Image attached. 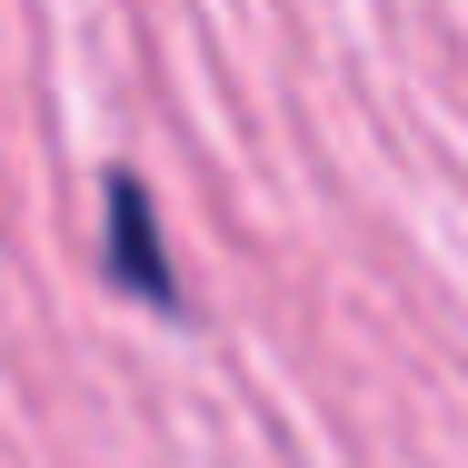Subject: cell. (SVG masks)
<instances>
[{
    "mask_svg": "<svg viewBox=\"0 0 468 468\" xmlns=\"http://www.w3.org/2000/svg\"><path fill=\"white\" fill-rule=\"evenodd\" d=\"M110 280L150 309H170V260H160V219H150V189L140 180H110Z\"/></svg>",
    "mask_w": 468,
    "mask_h": 468,
    "instance_id": "1",
    "label": "cell"
}]
</instances>
